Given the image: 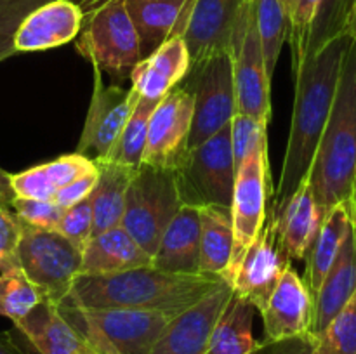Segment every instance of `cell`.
Instances as JSON below:
<instances>
[{"label":"cell","instance_id":"cell-29","mask_svg":"<svg viewBox=\"0 0 356 354\" xmlns=\"http://www.w3.org/2000/svg\"><path fill=\"white\" fill-rule=\"evenodd\" d=\"M254 307L233 292L228 305L219 316L205 354H259L264 344L252 333Z\"/></svg>","mask_w":356,"mask_h":354},{"label":"cell","instance_id":"cell-35","mask_svg":"<svg viewBox=\"0 0 356 354\" xmlns=\"http://www.w3.org/2000/svg\"><path fill=\"white\" fill-rule=\"evenodd\" d=\"M351 7H353V0H320L308 42H306L305 59L316 54L323 45L332 42L334 38L346 33Z\"/></svg>","mask_w":356,"mask_h":354},{"label":"cell","instance_id":"cell-15","mask_svg":"<svg viewBox=\"0 0 356 354\" xmlns=\"http://www.w3.org/2000/svg\"><path fill=\"white\" fill-rule=\"evenodd\" d=\"M259 312L263 316L264 347L309 337L313 323V295L294 267H287Z\"/></svg>","mask_w":356,"mask_h":354},{"label":"cell","instance_id":"cell-42","mask_svg":"<svg viewBox=\"0 0 356 354\" xmlns=\"http://www.w3.org/2000/svg\"><path fill=\"white\" fill-rule=\"evenodd\" d=\"M96 183H97V165L94 170L83 174V176H80L79 179H75L73 183H70L68 186L63 187V189L56 194L54 200L52 201H54V203H58L59 207H63V208L73 207V205H76L79 201L89 198V194L92 193Z\"/></svg>","mask_w":356,"mask_h":354},{"label":"cell","instance_id":"cell-50","mask_svg":"<svg viewBox=\"0 0 356 354\" xmlns=\"http://www.w3.org/2000/svg\"><path fill=\"white\" fill-rule=\"evenodd\" d=\"M353 7H356V0H353ZM353 7H351V9H353Z\"/></svg>","mask_w":356,"mask_h":354},{"label":"cell","instance_id":"cell-3","mask_svg":"<svg viewBox=\"0 0 356 354\" xmlns=\"http://www.w3.org/2000/svg\"><path fill=\"white\" fill-rule=\"evenodd\" d=\"M356 179V42L351 40L341 66L336 97L316 148L309 183L323 215L350 200Z\"/></svg>","mask_w":356,"mask_h":354},{"label":"cell","instance_id":"cell-8","mask_svg":"<svg viewBox=\"0 0 356 354\" xmlns=\"http://www.w3.org/2000/svg\"><path fill=\"white\" fill-rule=\"evenodd\" d=\"M17 259L19 267L37 285L44 298L56 305L68 301L73 283L80 276L82 250L79 246L59 233L23 222Z\"/></svg>","mask_w":356,"mask_h":354},{"label":"cell","instance_id":"cell-34","mask_svg":"<svg viewBox=\"0 0 356 354\" xmlns=\"http://www.w3.org/2000/svg\"><path fill=\"white\" fill-rule=\"evenodd\" d=\"M312 342L315 354H356V292Z\"/></svg>","mask_w":356,"mask_h":354},{"label":"cell","instance_id":"cell-18","mask_svg":"<svg viewBox=\"0 0 356 354\" xmlns=\"http://www.w3.org/2000/svg\"><path fill=\"white\" fill-rule=\"evenodd\" d=\"M83 12L73 0H51L21 23L14 38L16 54L59 47L79 37Z\"/></svg>","mask_w":356,"mask_h":354},{"label":"cell","instance_id":"cell-19","mask_svg":"<svg viewBox=\"0 0 356 354\" xmlns=\"http://www.w3.org/2000/svg\"><path fill=\"white\" fill-rule=\"evenodd\" d=\"M13 332L28 354H79L86 347V340L61 307L47 298L14 323Z\"/></svg>","mask_w":356,"mask_h":354},{"label":"cell","instance_id":"cell-31","mask_svg":"<svg viewBox=\"0 0 356 354\" xmlns=\"http://www.w3.org/2000/svg\"><path fill=\"white\" fill-rule=\"evenodd\" d=\"M254 21L263 47L266 71L273 78L289 31V17L284 0H254Z\"/></svg>","mask_w":356,"mask_h":354},{"label":"cell","instance_id":"cell-1","mask_svg":"<svg viewBox=\"0 0 356 354\" xmlns=\"http://www.w3.org/2000/svg\"><path fill=\"white\" fill-rule=\"evenodd\" d=\"M351 38L346 33L323 45L299 66L296 75V97L291 132L280 179L271 194L270 212L280 214L301 180L312 169L323 128L336 97L341 66Z\"/></svg>","mask_w":356,"mask_h":354},{"label":"cell","instance_id":"cell-21","mask_svg":"<svg viewBox=\"0 0 356 354\" xmlns=\"http://www.w3.org/2000/svg\"><path fill=\"white\" fill-rule=\"evenodd\" d=\"M195 0H125L139 37L141 58H148L163 42L181 37Z\"/></svg>","mask_w":356,"mask_h":354},{"label":"cell","instance_id":"cell-9","mask_svg":"<svg viewBox=\"0 0 356 354\" xmlns=\"http://www.w3.org/2000/svg\"><path fill=\"white\" fill-rule=\"evenodd\" d=\"M271 194L273 186L270 177L268 141H264L254 148L236 169L233 200L229 207L233 224V253L226 274L228 283L266 222Z\"/></svg>","mask_w":356,"mask_h":354},{"label":"cell","instance_id":"cell-2","mask_svg":"<svg viewBox=\"0 0 356 354\" xmlns=\"http://www.w3.org/2000/svg\"><path fill=\"white\" fill-rule=\"evenodd\" d=\"M225 278L209 274H174L153 266L108 276H79L65 304L76 307H127L177 316Z\"/></svg>","mask_w":356,"mask_h":354},{"label":"cell","instance_id":"cell-51","mask_svg":"<svg viewBox=\"0 0 356 354\" xmlns=\"http://www.w3.org/2000/svg\"><path fill=\"white\" fill-rule=\"evenodd\" d=\"M284 3H285V0H284Z\"/></svg>","mask_w":356,"mask_h":354},{"label":"cell","instance_id":"cell-41","mask_svg":"<svg viewBox=\"0 0 356 354\" xmlns=\"http://www.w3.org/2000/svg\"><path fill=\"white\" fill-rule=\"evenodd\" d=\"M23 236V222L13 210H0V271L19 267L17 250Z\"/></svg>","mask_w":356,"mask_h":354},{"label":"cell","instance_id":"cell-28","mask_svg":"<svg viewBox=\"0 0 356 354\" xmlns=\"http://www.w3.org/2000/svg\"><path fill=\"white\" fill-rule=\"evenodd\" d=\"M350 229L351 212L348 200L337 203L336 207H332L323 215L322 226H320L315 242H313L312 248L305 259L306 269L302 280H305L312 295L316 294L325 274L336 262Z\"/></svg>","mask_w":356,"mask_h":354},{"label":"cell","instance_id":"cell-12","mask_svg":"<svg viewBox=\"0 0 356 354\" xmlns=\"http://www.w3.org/2000/svg\"><path fill=\"white\" fill-rule=\"evenodd\" d=\"M94 89L76 151L90 160L108 158L125 121L131 117L139 94L134 87L104 83L103 73L94 68Z\"/></svg>","mask_w":356,"mask_h":354},{"label":"cell","instance_id":"cell-7","mask_svg":"<svg viewBox=\"0 0 356 354\" xmlns=\"http://www.w3.org/2000/svg\"><path fill=\"white\" fill-rule=\"evenodd\" d=\"M76 49L94 68L120 83L141 61L139 37L125 0H113L83 21Z\"/></svg>","mask_w":356,"mask_h":354},{"label":"cell","instance_id":"cell-22","mask_svg":"<svg viewBox=\"0 0 356 354\" xmlns=\"http://www.w3.org/2000/svg\"><path fill=\"white\" fill-rule=\"evenodd\" d=\"M275 217L284 252L291 260H305L323 221V212L313 194L309 174Z\"/></svg>","mask_w":356,"mask_h":354},{"label":"cell","instance_id":"cell-4","mask_svg":"<svg viewBox=\"0 0 356 354\" xmlns=\"http://www.w3.org/2000/svg\"><path fill=\"white\" fill-rule=\"evenodd\" d=\"M63 314L97 354H149L172 316L127 307L59 305Z\"/></svg>","mask_w":356,"mask_h":354},{"label":"cell","instance_id":"cell-37","mask_svg":"<svg viewBox=\"0 0 356 354\" xmlns=\"http://www.w3.org/2000/svg\"><path fill=\"white\" fill-rule=\"evenodd\" d=\"M51 0H0V61L16 54L14 38L21 23Z\"/></svg>","mask_w":356,"mask_h":354},{"label":"cell","instance_id":"cell-38","mask_svg":"<svg viewBox=\"0 0 356 354\" xmlns=\"http://www.w3.org/2000/svg\"><path fill=\"white\" fill-rule=\"evenodd\" d=\"M266 125L249 115L236 113L232 120V148L236 169L261 142L268 141Z\"/></svg>","mask_w":356,"mask_h":354},{"label":"cell","instance_id":"cell-47","mask_svg":"<svg viewBox=\"0 0 356 354\" xmlns=\"http://www.w3.org/2000/svg\"><path fill=\"white\" fill-rule=\"evenodd\" d=\"M346 35L351 38V40L356 42V7H353V9H351L350 17H348Z\"/></svg>","mask_w":356,"mask_h":354},{"label":"cell","instance_id":"cell-10","mask_svg":"<svg viewBox=\"0 0 356 354\" xmlns=\"http://www.w3.org/2000/svg\"><path fill=\"white\" fill-rule=\"evenodd\" d=\"M183 82L193 94V120L188 139V149H193L232 124L236 115L232 56L222 52L191 66Z\"/></svg>","mask_w":356,"mask_h":354},{"label":"cell","instance_id":"cell-16","mask_svg":"<svg viewBox=\"0 0 356 354\" xmlns=\"http://www.w3.org/2000/svg\"><path fill=\"white\" fill-rule=\"evenodd\" d=\"M233 295V287L222 280L214 290L174 316L149 354H205L212 330Z\"/></svg>","mask_w":356,"mask_h":354},{"label":"cell","instance_id":"cell-48","mask_svg":"<svg viewBox=\"0 0 356 354\" xmlns=\"http://www.w3.org/2000/svg\"><path fill=\"white\" fill-rule=\"evenodd\" d=\"M348 203H350L351 221H353V222H355V226H356V179H355L353 191H351V196H350V200H348Z\"/></svg>","mask_w":356,"mask_h":354},{"label":"cell","instance_id":"cell-33","mask_svg":"<svg viewBox=\"0 0 356 354\" xmlns=\"http://www.w3.org/2000/svg\"><path fill=\"white\" fill-rule=\"evenodd\" d=\"M42 301V292L21 267L0 271V314L17 323Z\"/></svg>","mask_w":356,"mask_h":354},{"label":"cell","instance_id":"cell-27","mask_svg":"<svg viewBox=\"0 0 356 354\" xmlns=\"http://www.w3.org/2000/svg\"><path fill=\"white\" fill-rule=\"evenodd\" d=\"M97 165V183L89 194L92 208V236L122 224L125 196L136 170L113 160H94Z\"/></svg>","mask_w":356,"mask_h":354},{"label":"cell","instance_id":"cell-45","mask_svg":"<svg viewBox=\"0 0 356 354\" xmlns=\"http://www.w3.org/2000/svg\"><path fill=\"white\" fill-rule=\"evenodd\" d=\"M0 354H28L13 330L0 332Z\"/></svg>","mask_w":356,"mask_h":354},{"label":"cell","instance_id":"cell-5","mask_svg":"<svg viewBox=\"0 0 356 354\" xmlns=\"http://www.w3.org/2000/svg\"><path fill=\"white\" fill-rule=\"evenodd\" d=\"M181 205L176 170L141 165L129 184L122 228L153 257Z\"/></svg>","mask_w":356,"mask_h":354},{"label":"cell","instance_id":"cell-24","mask_svg":"<svg viewBox=\"0 0 356 354\" xmlns=\"http://www.w3.org/2000/svg\"><path fill=\"white\" fill-rule=\"evenodd\" d=\"M152 266V255L120 226L94 235L82 248L80 276H108Z\"/></svg>","mask_w":356,"mask_h":354},{"label":"cell","instance_id":"cell-25","mask_svg":"<svg viewBox=\"0 0 356 354\" xmlns=\"http://www.w3.org/2000/svg\"><path fill=\"white\" fill-rule=\"evenodd\" d=\"M351 212V210H350ZM356 292V226L351 221V229L343 243L336 262L323 278L322 285L313 295V323L309 337H315L329 325L330 319L341 311Z\"/></svg>","mask_w":356,"mask_h":354},{"label":"cell","instance_id":"cell-43","mask_svg":"<svg viewBox=\"0 0 356 354\" xmlns=\"http://www.w3.org/2000/svg\"><path fill=\"white\" fill-rule=\"evenodd\" d=\"M271 354H315L313 351L312 337H301V339L285 340V342L275 344Z\"/></svg>","mask_w":356,"mask_h":354},{"label":"cell","instance_id":"cell-13","mask_svg":"<svg viewBox=\"0 0 356 354\" xmlns=\"http://www.w3.org/2000/svg\"><path fill=\"white\" fill-rule=\"evenodd\" d=\"M193 94L184 82L159 101L149 118L143 165L176 170L188 153Z\"/></svg>","mask_w":356,"mask_h":354},{"label":"cell","instance_id":"cell-36","mask_svg":"<svg viewBox=\"0 0 356 354\" xmlns=\"http://www.w3.org/2000/svg\"><path fill=\"white\" fill-rule=\"evenodd\" d=\"M320 0H285V9L289 17L287 38L292 52V69L294 73L301 66L305 59L306 42H308L309 30L315 19L316 9Z\"/></svg>","mask_w":356,"mask_h":354},{"label":"cell","instance_id":"cell-14","mask_svg":"<svg viewBox=\"0 0 356 354\" xmlns=\"http://www.w3.org/2000/svg\"><path fill=\"white\" fill-rule=\"evenodd\" d=\"M289 266H292V260L284 252L278 239L277 217L268 210L263 229L245 252L229 285L236 295L249 301L256 311H259Z\"/></svg>","mask_w":356,"mask_h":354},{"label":"cell","instance_id":"cell-6","mask_svg":"<svg viewBox=\"0 0 356 354\" xmlns=\"http://www.w3.org/2000/svg\"><path fill=\"white\" fill-rule=\"evenodd\" d=\"M177 187L183 205L193 207H232L236 165L232 148V124L212 137L188 149L176 169Z\"/></svg>","mask_w":356,"mask_h":354},{"label":"cell","instance_id":"cell-17","mask_svg":"<svg viewBox=\"0 0 356 354\" xmlns=\"http://www.w3.org/2000/svg\"><path fill=\"white\" fill-rule=\"evenodd\" d=\"M247 2L249 0H195L181 35L191 66L211 56L229 52L233 33Z\"/></svg>","mask_w":356,"mask_h":354},{"label":"cell","instance_id":"cell-44","mask_svg":"<svg viewBox=\"0 0 356 354\" xmlns=\"http://www.w3.org/2000/svg\"><path fill=\"white\" fill-rule=\"evenodd\" d=\"M10 176H13V174L0 169V210H13V203H14V198H16V193H14L13 189Z\"/></svg>","mask_w":356,"mask_h":354},{"label":"cell","instance_id":"cell-39","mask_svg":"<svg viewBox=\"0 0 356 354\" xmlns=\"http://www.w3.org/2000/svg\"><path fill=\"white\" fill-rule=\"evenodd\" d=\"M54 231L82 250L92 238V208L89 198L79 201L73 207L65 208Z\"/></svg>","mask_w":356,"mask_h":354},{"label":"cell","instance_id":"cell-49","mask_svg":"<svg viewBox=\"0 0 356 354\" xmlns=\"http://www.w3.org/2000/svg\"><path fill=\"white\" fill-rule=\"evenodd\" d=\"M79 354H97V353H96V351H94V349H90V347L86 344V347H83V349L80 351Z\"/></svg>","mask_w":356,"mask_h":354},{"label":"cell","instance_id":"cell-11","mask_svg":"<svg viewBox=\"0 0 356 354\" xmlns=\"http://www.w3.org/2000/svg\"><path fill=\"white\" fill-rule=\"evenodd\" d=\"M235 82L236 113L249 115L263 125L271 118V76L266 71L263 47L254 21V0L243 7L229 49Z\"/></svg>","mask_w":356,"mask_h":354},{"label":"cell","instance_id":"cell-23","mask_svg":"<svg viewBox=\"0 0 356 354\" xmlns=\"http://www.w3.org/2000/svg\"><path fill=\"white\" fill-rule=\"evenodd\" d=\"M190 66L186 44L181 37H174L163 42L148 58L141 59L129 80L139 96L160 101L186 78Z\"/></svg>","mask_w":356,"mask_h":354},{"label":"cell","instance_id":"cell-26","mask_svg":"<svg viewBox=\"0 0 356 354\" xmlns=\"http://www.w3.org/2000/svg\"><path fill=\"white\" fill-rule=\"evenodd\" d=\"M94 169H96L94 160L80 153H72V155L59 156L52 162L31 167L23 172L13 174L10 183L17 198L54 200L63 187Z\"/></svg>","mask_w":356,"mask_h":354},{"label":"cell","instance_id":"cell-32","mask_svg":"<svg viewBox=\"0 0 356 354\" xmlns=\"http://www.w3.org/2000/svg\"><path fill=\"white\" fill-rule=\"evenodd\" d=\"M159 104L156 99L139 96L131 117L125 121L113 149L108 155V160L127 165L131 169H139L143 165V155H145L146 137H148L149 118L153 110Z\"/></svg>","mask_w":356,"mask_h":354},{"label":"cell","instance_id":"cell-20","mask_svg":"<svg viewBox=\"0 0 356 354\" xmlns=\"http://www.w3.org/2000/svg\"><path fill=\"white\" fill-rule=\"evenodd\" d=\"M200 208L181 205L163 231L152 266L174 274H200Z\"/></svg>","mask_w":356,"mask_h":354},{"label":"cell","instance_id":"cell-30","mask_svg":"<svg viewBox=\"0 0 356 354\" xmlns=\"http://www.w3.org/2000/svg\"><path fill=\"white\" fill-rule=\"evenodd\" d=\"M233 253L232 210L209 205L200 208V274L225 278Z\"/></svg>","mask_w":356,"mask_h":354},{"label":"cell","instance_id":"cell-40","mask_svg":"<svg viewBox=\"0 0 356 354\" xmlns=\"http://www.w3.org/2000/svg\"><path fill=\"white\" fill-rule=\"evenodd\" d=\"M13 212L19 221L33 228L54 231L65 208L52 200H33V198H14Z\"/></svg>","mask_w":356,"mask_h":354},{"label":"cell","instance_id":"cell-46","mask_svg":"<svg viewBox=\"0 0 356 354\" xmlns=\"http://www.w3.org/2000/svg\"><path fill=\"white\" fill-rule=\"evenodd\" d=\"M110 2H113V0H80L79 6L83 12V21L89 19L94 12H97L101 7H104Z\"/></svg>","mask_w":356,"mask_h":354}]
</instances>
